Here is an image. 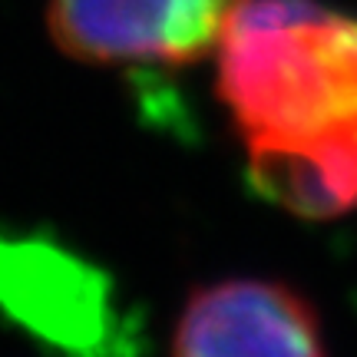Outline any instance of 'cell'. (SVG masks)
<instances>
[{
  "label": "cell",
  "mask_w": 357,
  "mask_h": 357,
  "mask_svg": "<svg viewBox=\"0 0 357 357\" xmlns=\"http://www.w3.org/2000/svg\"><path fill=\"white\" fill-rule=\"evenodd\" d=\"M245 0H47L53 47L86 66H192Z\"/></svg>",
  "instance_id": "2"
},
{
  "label": "cell",
  "mask_w": 357,
  "mask_h": 357,
  "mask_svg": "<svg viewBox=\"0 0 357 357\" xmlns=\"http://www.w3.org/2000/svg\"><path fill=\"white\" fill-rule=\"evenodd\" d=\"M172 357H324L314 307L281 281L225 278L189 294Z\"/></svg>",
  "instance_id": "3"
},
{
  "label": "cell",
  "mask_w": 357,
  "mask_h": 357,
  "mask_svg": "<svg viewBox=\"0 0 357 357\" xmlns=\"http://www.w3.org/2000/svg\"><path fill=\"white\" fill-rule=\"evenodd\" d=\"M215 93L255 189L301 218L357 205V20L314 0H245Z\"/></svg>",
  "instance_id": "1"
}]
</instances>
